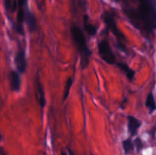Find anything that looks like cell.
Here are the masks:
<instances>
[{
  "label": "cell",
  "instance_id": "obj_1",
  "mask_svg": "<svg viewBox=\"0 0 156 155\" xmlns=\"http://www.w3.org/2000/svg\"><path fill=\"white\" fill-rule=\"evenodd\" d=\"M71 33L76 44L79 55H80L82 68H87L90 62L91 51L87 45L85 34H84L83 31L76 25H73L71 27Z\"/></svg>",
  "mask_w": 156,
  "mask_h": 155
},
{
  "label": "cell",
  "instance_id": "obj_2",
  "mask_svg": "<svg viewBox=\"0 0 156 155\" xmlns=\"http://www.w3.org/2000/svg\"><path fill=\"white\" fill-rule=\"evenodd\" d=\"M102 19L105 21V24L107 25V27H108L110 30L114 33V36L117 37V43H118V47L119 49H120V50L123 52H126V49L125 45L123 44L124 40H126V37H125L124 35L118 30L117 28V24H116L115 19H114V17L112 14H111L108 12H105L102 15Z\"/></svg>",
  "mask_w": 156,
  "mask_h": 155
},
{
  "label": "cell",
  "instance_id": "obj_3",
  "mask_svg": "<svg viewBox=\"0 0 156 155\" xmlns=\"http://www.w3.org/2000/svg\"><path fill=\"white\" fill-rule=\"evenodd\" d=\"M99 55L105 62L110 65H114L116 62V57L113 53L112 49L110 46L109 42L106 39H103L98 43Z\"/></svg>",
  "mask_w": 156,
  "mask_h": 155
},
{
  "label": "cell",
  "instance_id": "obj_4",
  "mask_svg": "<svg viewBox=\"0 0 156 155\" xmlns=\"http://www.w3.org/2000/svg\"><path fill=\"white\" fill-rule=\"evenodd\" d=\"M127 127L128 131L130 133L131 136H135L138 132L139 129L141 126V122L136 119V117L132 116V115H129L127 117Z\"/></svg>",
  "mask_w": 156,
  "mask_h": 155
},
{
  "label": "cell",
  "instance_id": "obj_5",
  "mask_svg": "<svg viewBox=\"0 0 156 155\" xmlns=\"http://www.w3.org/2000/svg\"><path fill=\"white\" fill-rule=\"evenodd\" d=\"M15 64H16L18 71L20 73H24L27 67L25 53L23 50H19L15 56Z\"/></svg>",
  "mask_w": 156,
  "mask_h": 155
},
{
  "label": "cell",
  "instance_id": "obj_6",
  "mask_svg": "<svg viewBox=\"0 0 156 155\" xmlns=\"http://www.w3.org/2000/svg\"><path fill=\"white\" fill-rule=\"evenodd\" d=\"M10 85L14 91H18L21 87V79L17 71H12L10 72Z\"/></svg>",
  "mask_w": 156,
  "mask_h": 155
},
{
  "label": "cell",
  "instance_id": "obj_7",
  "mask_svg": "<svg viewBox=\"0 0 156 155\" xmlns=\"http://www.w3.org/2000/svg\"><path fill=\"white\" fill-rule=\"evenodd\" d=\"M25 17H26V22H27L29 30L31 32L36 30L37 21H36V18H35L34 15L30 11H27Z\"/></svg>",
  "mask_w": 156,
  "mask_h": 155
},
{
  "label": "cell",
  "instance_id": "obj_8",
  "mask_svg": "<svg viewBox=\"0 0 156 155\" xmlns=\"http://www.w3.org/2000/svg\"><path fill=\"white\" fill-rule=\"evenodd\" d=\"M84 28L90 36H94L97 33V27L89 22L87 16H85L84 18Z\"/></svg>",
  "mask_w": 156,
  "mask_h": 155
},
{
  "label": "cell",
  "instance_id": "obj_9",
  "mask_svg": "<svg viewBox=\"0 0 156 155\" xmlns=\"http://www.w3.org/2000/svg\"><path fill=\"white\" fill-rule=\"evenodd\" d=\"M146 106L149 109V113H152L156 110V103L155 101V97L152 93H149L147 96L146 100Z\"/></svg>",
  "mask_w": 156,
  "mask_h": 155
},
{
  "label": "cell",
  "instance_id": "obj_10",
  "mask_svg": "<svg viewBox=\"0 0 156 155\" xmlns=\"http://www.w3.org/2000/svg\"><path fill=\"white\" fill-rule=\"evenodd\" d=\"M118 66H119V68L122 70V71H124L125 74H126V77H127V78L129 79V81H132L133 79V78H134V76H135V71H134L133 69H131V68L125 63H122V62L118 63Z\"/></svg>",
  "mask_w": 156,
  "mask_h": 155
},
{
  "label": "cell",
  "instance_id": "obj_11",
  "mask_svg": "<svg viewBox=\"0 0 156 155\" xmlns=\"http://www.w3.org/2000/svg\"><path fill=\"white\" fill-rule=\"evenodd\" d=\"M37 87H38V93H39V103L40 106L42 109H44V106H46V97L44 94V89L42 88V85L40 83V81H37Z\"/></svg>",
  "mask_w": 156,
  "mask_h": 155
},
{
  "label": "cell",
  "instance_id": "obj_12",
  "mask_svg": "<svg viewBox=\"0 0 156 155\" xmlns=\"http://www.w3.org/2000/svg\"><path fill=\"white\" fill-rule=\"evenodd\" d=\"M123 147L124 152L126 153H129L133 150L134 145L133 143L132 140L130 138L129 139H126L123 141Z\"/></svg>",
  "mask_w": 156,
  "mask_h": 155
},
{
  "label": "cell",
  "instance_id": "obj_13",
  "mask_svg": "<svg viewBox=\"0 0 156 155\" xmlns=\"http://www.w3.org/2000/svg\"><path fill=\"white\" fill-rule=\"evenodd\" d=\"M73 78L70 77L69 78L68 80H67L66 83V87H65V91H64V97L63 99L64 100L66 99H67L68 97L69 94V91H70V88H71L72 85H73Z\"/></svg>",
  "mask_w": 156,
  "mask_h": 155
},
{
  "label": "cell",
  "instance_id": "obj_14",
  "mask_svg": "<svg viewBox=\"0 0 156 155\" xmlns=\"http://www.w3.org/2000/svg\"><path fill=\"white\" fill-rule=\"evenodd\" d=\"M135 144H136V146L137 149H138L139 150H140V149L143 148V142H142L141 139H140V138H136V139L135 140Z\"/></svg>",
  "mask_w": 156,
  "mask_h": 155
},
{
  "label": "cell",
  "instance_id": "obj_15",
  "mask_svg": "<svg viewBox=\"0 0 156 155\" xmlns=\"http://www.w3.org/2000/svg\"><path fill=\"white\" fill-rule=\"evenodd\" d=\"M12 0H5V8L8 11L9 9H12Z\"/></svg>",
  "mask_w": 156,
  "mask_h": 155
},
{
  "label": "cell",
  "instance_id": "obj_16",
  "mask_svg": "<svg viewBox=\"0 0 156 155\" xmlns=\"http://www.w3.org/2000/svg\"><path fill=\"white\" fill-rule=\"evenodd\" d=\"M155 132H156V127H155V128H152V130L150 131V134H151V135H152V136L153 137V138H154V137H155Z\"/></svg>",
  "mask_w": 156,
  "mask_h": 155
},
{
  "label": "cell",
  "instance_id": "obj_17",
  "mask_svg": "<svg viewBox=\"0 0 156 155\" xmlns=\"http://www.w3.org/2000/svg\"><path fill=\"white\" fill-rule=\"evenodd\" d=\"M69 155H75L73 150H71L70 149H69Z\"/></svg>",
  "mask_w": 156,
  "mask_h": 155
},
{
  "label": "cell",
  "instance_id": "obj_18",
  "mask_svg": "<svg viewBox=\"0 0 156 155\" xmlns=\"http://www.w3.org/2000/svg\"><path fill=\"white\" fill-rule=\"evenodd\" d=\"M1 155H6L3 151H1Z\"/></svg>",
  "mask_w": 156,
  "mask_h": 155
},
{
  "label": "cell",
  "instance_id": "obj_19",
  "mask_svg": "<svg viewBox=\"0 0 156 155\" xmlns=\"http://www.w3.org/2000/svg\"><path fill=\"white\" fill-rule=\"evenodd\" d=\"M1 140H2V135L1 134H0V141H1Z\"/></svg>",
  "mask_w": 156,
  "mask_h": 155
}]
</instances>
